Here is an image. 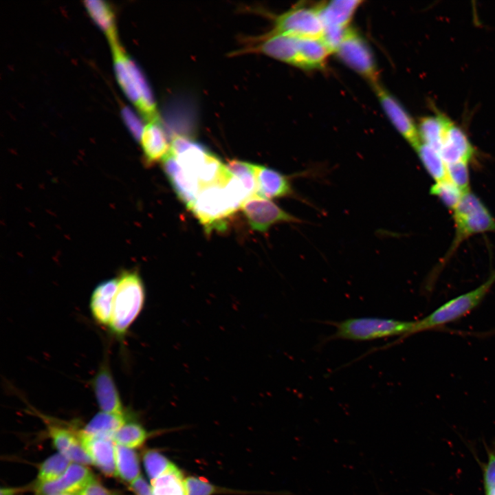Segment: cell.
Listing matches in <instances>:
<instances>
[{"mask_svg":"<svg viewBox=\"0 0 495 495\" xmlns=\"http://www.w3.org/2000/svg\"><path fill=\"white\" fill-rule=\"evenodd\" d=\"M324 25L316 7L298 6L276 17L269 34H287L297 38H321Z\"/></svg>","mask_w":495,"mask_h":495,"instance_id":"obj_8","label":"cell"},{"mask_svg":"<svg viewBox=\"0 0 495 495\" xmlns=\"http://www.w3.org/2000/svg\"><path fill=\"white\" fill-rule=\"evenodd\" d=\"M118 278L109 328L115 336L122 338L142 312L146 292L143 280L136 270L124 271Z\"/></svg>","mask_w":495,"mask_h":495,"instance_id":"obj_5","label":"cell"},{"mask_svg":"<svg viewBox=\"0 0 495 495\" xmlns=\"http://www.w3.org/2000/svg\"><path fill=\"white\" fill-rule=\"evenodd\" d=\"M454 237L440 265H444L459 245L476 234L494 232L495 219L483 201L470 191L465 193L453 211Z\"/></svg>","mask_w":495,"mask_h":495,"instance_id":"obj_6","label":"cell"},{"mask_svg":"<svg viewBox=\"0 0 495 495\" xmlns=\"http://www.w3.org/2000/svg\"><path fill=\"white\" fill-rule=\"evenodd\" d=\"M486 495H495V487L487 490Z\"/></svg>","mask_w":495,"mask_h":495,"instance_id":"obj_41","label":"cell"},{"mask_svg":"<svg viewBox=\"0 0 495 495\" xmlns=\"http://www.w3.org/2000/svg\"><path fill=\"white\" fill-rule=\"evenodd\" d=\"M485 490L495 487V454L491 453L484 470Z\"/></svg>","mask_w":495,"mask_h":495,"instance_id":"obj_37","label":"cell"},{"mask_svg":"<svg viewBox=\"0 0 495 495\" xmlns=\"http://www.w3.org/2000/svg\"><path fill=\"white\" fill-rule=\"evenodd\" d=\"M71 465V461L60 453L46 459L39 466L36 483L51 482L61 476Z\"/></svg>","mask_w":495,"mask_h":495,"instance_id":"obj_30","label":"cell"},{"mask_svg":"<svg viewBox=\"0 0 495 495\" xmlns=\"http://www.w3.org/2000/svg\"><path fill=\"white\" fill-rule=\"evenodd\" d=\"M94 479L85 465L72 463L58 478L47 483H36L34 489L36 495L79 493Z\"/></svg>","mask_w":495,"mask_h":495,"instance_id":"obj_11","label":"cell"},{"mask_svg":"<svg viewBox=\"0 0 495 495\" xmlns=\"http://www.w3.org/2000/svg\"><path fill=\"white\" fill-rule=\"evenodd\" d=\"M430 192L437 197L447 208L454 211L465 195L448 178L435 182Z\"/></svg>","mask_w":495,"mask_h":495,"instance_id":"obj_32","label":"cell"},{"mask_svg":"<svg viewBox=\"0 0 495 495\" xmlns=\"http://www.w3.org/2000/svg\"><path fill=\"white\" fill-rule=\"evenodd\" d=\"M439 153L448 165L459 162H469L475 155V149L465 133L450 122L446 129Z\"/></svg>","mask_w":495,"mask_h":495,"instance_id":"obj_16","label":"cell"},{"mask_svg":"<svg viewBox=\"0 0 495 495\" xmlns=\"http://www.w3.org/2000/svg\"><path fill=\"white\" fill-rule=\"evenodd\" d=\"M51 495H79V493H74V494H51Z\"/></svg>","mask_w":495,"mask_h":495,"instance_id":"obj_42","label":"cell"},{"mask_svg":"<svg viewBox=\"0 0 495 495\" xmlns=\"http://www.w3.org/2000/svg\"><path fill=\"white\" fill-rule=\"evenodd\" d=\"M323 322L334 327L336 331L324 339L322 345L334 340L364 342L395 336H399L397 339L402 338L412 329L415 321L358 317Z\"/></svg>","mask_w":495,"mask_h":495,"instance_id":"obj_2","label":"cell"},{"mask_svg":"<svg viewBox=\"0 0 495 495\" xmlns=\"http://www.w3.org/2000/svg\"><path fill=\"white\" fill-rule=\"evenodd\" d=\"M335 53L348 67L366 79L373 87L378 83V72L373 55L364 39L348 28Z\"/></svg>","mask_w":495,"mask_h":495,"instance_id":"obj_7","label":"cell"},{"mask_svg":"<svg viewBox=\"0 0 495 495\" xmlns=\"http://www.w3.org/2000/svg\"><path fill=\"white\" fill-rule=\"evenodd\" d=\"M91 386L102 411L124 415L120 393L107 360L100 364L94 375Z\"/></svg>","mask_w":495,"mask_h":495,"instance_id":"obj_12","label":"cell"},{"mask_svg":"<svg viewBox=\"0 0 495 495\" xmlns=\"http://www.w3.org/2000/svg\"><path fill=\"white\" fill-rule=\"evenodd\" d=\"M251 50L298 67L299 38L287 34L267 33Z\"/></svg>","mask_w":495,"mask_h":495,"instance_id":"obj_14","label":"cell"},{"mask_svg":"<svg viewBox=\"0 0 495 495\" xmlns=\"http://www.w3.org/2000/svg\"><path fill=\"white\" fill-rule=\"evenodd\" d=\"M111 47L116 76L124 94L147 122L160 120L152 91L142 72L119 42Z\"/></svg>","mask_w":495,"mask_h":495,"instance_id":"obj_3","label":"cell"},{"mask_svg":"<svg viewBox=\"0 0 495 495\" xmlns=\"http://www.w3.org/2000/svg\"><path fill=\"white\" fill-rule=\"evenodd\" d=\"M386 116L397 131L415 149L421 140L418 127L402 105L380 84L373 87Z\"/></svg>","mask_w":495,"mask_h":495,"instance_id":"obj_10","label":"cell"},{"mask_svg":"<svg viewBox=\"0 0 495 495\" xmlns=\"http://www.w3.org/2000/svg\"><path fill=\"white\" fill-rule=\"evenodd\" d=\"M162 167L177 196L190 209L201 190L199 183L184 170L170 150L162 159Z\"/></svg>","mask_w":495,"mask_h":495,"instance_id":"obj_13","label":"cell"},{"mask_svg":"<svg viewBox=\"0 0 495 495\" xmlns=\"http://www.w3.org/2000/svg\"><path fill=\"white\" fill-rule=\"evenodd\" d=\"M84 4L90 16L104 32L111 45L118 42L114 14L110 6L101 0H86Z\"/></svg>","mask_w":495,"mask_h":495,"instance_id":"obj_25","label":"cell"},{"mask_svg":"<svg viewBox=\"0 0 495 495\" xmlns=\"http://www.w3.org/2000/svg\"><path fill=\"white\" fill-rule=\"evenodd\" d=\"M254 170L256 195L269 199L292 195V188L285 175L272 168L257 164H254Z\"/></svg>","mask_w":495,"mask_h":495,"instance_id":"obj_18","label":"cell"},{"mask_svg":"<svg viewBox=\"0 0 495 495\" xmlns=\"http://www.w3.org/2000/svg\"><path fill=\"white\" fill-rule=\"evenodd\" d=\"M21 491V489L16 487H2L0 495H16Z\"/></svg>","mask_w":495,"mask_h":495,"instance_id":"obj_40","label":"cell"},{"mask_svg":"<svg viewBox=\"0 0 495 495\" xmlns=\"http://www.w3.org/2000/svg\"><path fill=\"white\" fill-rule=\"evenodd\" d=\"M146 162L151 165L168 153L169 145L160 120L147 122L144 126L140 142Z\"/></svg>","mask_w":495,"mask_h":495,"instance_id":"obj_20","label":"cell"},{"mask_svg":"<svg viewBox=\"0 0 495 495\" xmlns=\"http://www.w3.org/2000/svg\"><path fill=\"white\" fill-rule=\"evenodd\" d=\"M118 283V278L102 281L91 294L90 311L94 320L102 326H109Z\"/></svg>","mask_w":495,"mask_h":495,"instance_id":"obj_19","label":"cell"},{"mask_svg":"<svg viewBox=\"0 0 495 495\" xmlns=\"http://www.w3.org/2000/svg\"><path fill=\"white\" fill-rule=\"evenodd\" d=\"M125 423L124 415L101 411L96 414L80 431L87 435L113 439L115 433Z\"/></svg>","mask_w":495,"mask_h":495,"instance_id":"obj_24","label":"cell"},{"mask_svg":"<svg viewBox=\"0 0 495 495\" xmlns=\"http://www.w3.org/2000/svg\"><path fill=\"white\" fill-rule=\"evenodd\" d=\"M249 197L243 184L231 177L226 184L202 188L189 210L208 232L225 229L227 220Z\"/></svg>","mask_w":495,"mask_h":495,"instance_id":"obj_1","label":"cell"},{"mask_svg":"<svg viewBox=\"0 0 495 495\" xmlns=\"http://www.w3.org/2000/svg\"><path fill=\"white\" fill-rule=\"evenodd\" d=\"M79 495H114V494L94 479L79 492Z\"/></svg>","mask_w":495,"mask_h":495,"instance_id":"obj_38","label":"cell"},{"mask_svg":"<svg viewBox=\"0 0 495 495\" xmlns=\"http://www.w3.org/2000/svg\"><path fill=\"white\" fill-rule=\"evenodd\" d=\"M362 1L335 0L316 6L324 28L346 30Z\"/></svg>","mask_w":495,"mask_h":495,"instance_id":"obj_21","label":"cell"},{"mask_svg":"<svg viewBox=\"0 0 495 495\" xmlns=\"http://www.w3.org/2000/svg\"><path fill=\"white\" fill-rule=\"evenodd\" d=\"M450 122L448 118L441 114L422 118L417 126L421 142L439 152Z\"/></svg>","mask_w":495,"mask_h":495,"instance_id":"obj_23","label":"cell"},{"mask_svg":"<svg viewBox=\"0 0 495 495\" xmlns=\"http://www.w3.org/2000/svg\"><path fill=\"white\" fill-rule=\"evenodd\" d=\"M415 150L425 169L435 182L447 178V165L437 150L423 142Z\"/></svg>","mask_w":495,"mask_h":495,"instance_id":"obj_28","label":"cell"},{"mask_svg":"<svg viewBox=\"0 0 495 495\" xmlns=\"http://www.w3.org/2000/svg\"><path fill=\"white\" fill-rule=\"evenodd\" d=\"M228 171L243 184L249 197L256 195V184L254 164L237 160H232L226 164Z\"/></svg>","mask_w":495,"mask_h":495,"instance_id":"obj_31","label":"cell"},{"mask_svg":"<svg viewBox=\"0 0 495 495\" xmlns=\"http://www.w3.org/2000/svg\"><path fill=\"white\" fill-rule=\"evenodd\" d=\"M494 283L495 270L475 289L450 299L426 317L415 321L413 327L407 335L386 344V347L396 345L415 333L439 328L464 317L478 306Z\"/></svg>","mask_w":495,"mask_h":495,"instance_id":"obj_4","label":"cell"},{"mask_svg":"<svg viewBox=\"0 0 495 495\" xmlns=\"http://www.w3.org/2000/svg\"><path fill=\"white\" fill-rule=\"evenodd\" d=\"M187 495H214L221 492L208 480L198 476L186 478Z\"/></svg>","mask_w":495,"mask_h":495,"instance_id":"obj_35","label":"cell"},{"mask_svg":"<svg viewBox=\"0 0 495 495\" xmlns=\"http://www.w3.org/2000/svg\"><path fill=\"white\" fill-rule=\"evenodd\" d=\"M330 54L331 52L321 38H299L298 67L319 69L324 65Z\"/></svg>","mask_w":495,"mask_h":495,"instance_id":"obj_22","label":"cell"},{"mask_svg":"<svg viewBox=\"0 0 495 495\" xmlns=\"http://www.w3.org/2000/svg\"><path fill=\"white\" fill-rule=\"evenodd\" d=\"M241 208L252 229L261 232L276 223L301 222L273 201L256 195L248 197Z\"/></svg>","mask_w":495,"mask_h":495,"instance_id":"obj_9","label":"cell"},{"mask_svg":"<svg viewBox=\"0 0 495 495\" xmlns=\"http://www.w3.org/2000/svg\"><path fill=\"white\" fill-rule=\"evenodd\" d=\"M151 481L154 495H187L186 478L175 464Z\"/></svg>","mask_w":495,"mask_h":495,"instance_id":"obj_26","label":"cell"},{"mask_svg":"<svg viewBox=\"0 0 495 495\" xmlns=\"http://www.w3.org/2000/svg\"><path fill=\"white\" fill-rule=\"evenodd\" d=\"M80 442L94 464L108 476L117 475L116 467V443L113 439L93 437L78 432Z\"/></svg>","mask_w":495,"mask_h":495,"instance_id":"obj_15","label":"cell"},{"mask_svg":"<svg viewBox=\"0 0 495 495\" xmlns=\"http://www.w3.org/2000/svg\"><path fill=\"white\" fill-rule=\"evenodd\" d=\"M47 430L58 453L65 456L74 463L85 465L93 464L91 458L80 442L78 432L56 424H49Z\"/></svg>","mask_w":495,"mask_h":495,"instance_id":"obj_17","label":"cell"},{"mask_svg":"<svg viewBox=\"0 0 495 495\" xmlns=\"http://www.w3.org/2000/svg\"><path fill=\"white\" fill-rule=\"evenodd\" d=\"M447 178L464 194L470 192L468 162H459L447 165Z\"/></svg>","mask_w":495,"mask_h":495,"instance_id":"obj_34","label":"cell"},{"mask_svg":"<svg viewBox=\"0 0 495 495\" xmlns=\"http://www.w3.org/2000/svg\"><path fill=\"white\" fill-rule=\"evenodd\" d=\"M148 434L140 424L134 421L126 422L115 433L113 441L116 444L134 449L144 443Z\"/></svg>","mask_w":495,"mask_h":495,"instance_id":"obj_29","label":"cell"},{"mask_svg":"<svg viewBox=\"0 0 495 495\" xmlns=\"http://www.w3.org/2000/svg\"><path fill=\"white\" fill-rule=\"evenodd\" d=\"M143 463L151 481L166 472L174 465L164 454L155 450H148L144 452Z\"/></svg>","mask_w":495,"mask_h":495,"instance_id":"obj_33","label":"cell"},{"mask_svg":"<svg viewBox=\"0 0 495 495\" xmlns=\"http://www.w3.org/2000/svg\"><path fill=\"white\" fill-rule=\"evenodd\" d=\"M130 487L135 495H154L151 485L142 476L130 483Z\"/></svg>","mask_w":495,"mask_h":495,"instance_id":"obj_39","label":"cell"},{"mask_svg":"<svg viewBox=\"0 0 495 495\" xmlns=\"http://www.w3.org/2000/svg\"><path fill=\"white\" fill-rule=\"evenodd\" d=\"M122 117L127 127L131 132L133 138L140 142L142 132L144 129L139 118L128 107H124L122 111Z\"/></svg>","mask_w":495,"mask_h":495,"instance_id":"obj_36","label":"cell"},{"mask_svg":"<svg viewBox=\"0 0 495 495\" xmlns=\"http://www.w3.org/2000/svg\"><path fill=\"white\" fill-rule=\"evenodd\" d=\"M117 475L129 484L140 475L139 459L134 449L116 444Z\"/></svg>","mask_w":495,"mask_h":495,"instance_id":"obj_27","label":"cell"}]
</instances>
